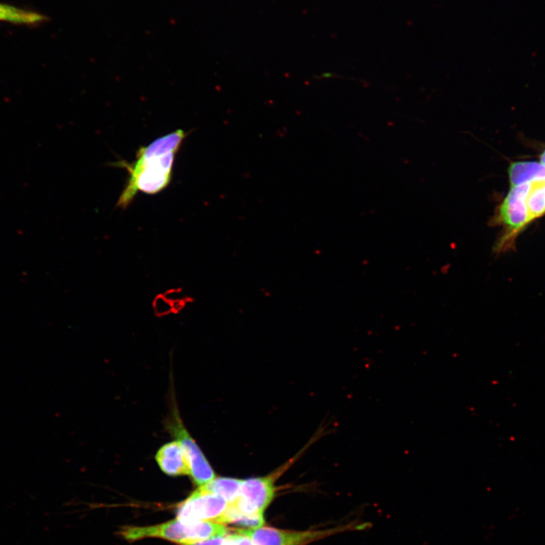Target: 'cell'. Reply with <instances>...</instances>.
<instances>
[{"instance_id":"obj_1","label":"cell","mask_w":545,"mask_h":545,"mask_svg":"<svg viewBox=\"0 0 545 545\" xmlns=\"http://www.w3.org/2000/svg\"><path fill=\"white\" fill-rule=\"evenodd\" d=\"M188 133L178 130L141 147L133 163L117 162L115 166L126 169L129 178L116 204L126 209L139 192L155 195L166 189L172 179L174 160Z\"/></svg>"},{"instance_id":"obj_2","label":"cell","mask_w":545,"mask_h":545,"mask_svg":"<svg viewBox=\"0 0 545 545\" xmlns=\"http://www.w3.org/2000/svg\"><path fill=\"white\" fill-rule=\"evenodd\" d=\"M228 533V529L224 524L209 521L187 522L178 519L157 526L123 527L119 532L121 537L128 541L159 538L181 545L223 537Z\"/></svg>"},{"instance_id":"obj_3","label":"cell","mask_w":545,"mask_h":545,"mask_svg":"<svg viewBox=\"0 0 545 545\" xmlns=\"http://www.w3.org/2000/svg\"><path fill=\"white\" fill-rule=\"evenodd\" d=\"M530 183L511 187L507 197L501 203L493 222L501 225L503 233L498 240L496 251L506 250L518 235L531 223L527 207Z\"/></svg>"},{"instance_id":"obj_4","label":"cell","mask_w":545,"mask_h":545,"mask_svg":"<svg viewBox=\"0 0 545 545\" xmlns=\"http://www.w3.org/2000/svg\"><path fill=\"white\" fill-rule=\"evenodd\" d=\"M288 465L280 468L270 475L243 479L238 497L231 506L248 515H264L275 495V482L284 472Z\"/></svg>"},{"instance_id":"obj_5","label":"cell","mask_w":545,"mask_h":545,"mask_svg":"<svg viewBox=\"0 0 545 545\" xmlns=\"http://www.w3.org/2000/svg\"><path fill=\"white\" fill-rule=\"evenodd\" d=\"M167 429L177 439L188 461L192 479L199 487L208 484L215 472L203 452L184 427L177 408H174L166 423Z\"/></svg>"},{"instance_id":"obj_6","label":"cell","mask_w":545,"mask_h":545,"mask_svg":"<svg viewBox=\"0 0 545 545\" xmlns=\"http://www.w3.org/2000/svg\"><path fill=\"white\" fill-rule=\"evenodd\" d=\"M229 503L203 487L193 491L177 508V518L183 522L209 521L222 523Z\"/></svg>"},{"instance_id":"obj_7","label":"cell","mask_w":545,"mask_h":545,"mask_svg":"<svg viewBox=\"0 0 545 545\" xmlns=\"http://www.w3.org/2000/svg\"><path fill=\"white\" fill-rule=\"evenodd\" d=\"M239 530L250 537L255 545H305L333 532L327 530L293 532L263 527Z\"/></svg>"},{"instance_id":"obj_8","label":"cell","mask_w":545,"mask_h":545,"mask_svg":"<svg viewBox=\"0 0 545 545\" xmlns=\"http://www.w3.org/2000/svg\"><path fill=\"white\" fill-rule=\"evenodd\" d=\"M156 460L161 471L168 476L176 477L190 474L188 459L178 441L163 446L157 452Z\"/></svg>"},{"instance_id":"obj_9","label":"cell","mask_w":545,"mask_h":545,"mask_svg":"<svg viewBox=\"0 0 545 545\" xmlns=\"http://www.w3.org/2000/svg\"><path fill=\"white\" fill-rule=\"evenodd\" d=\"M508 173L510 187L545 180V166L541 162H514L510 164Z\"/></svg>"},{"instance_id":"obj_10","label":"cell","mask_w":545,"mask_h":545,"mask_svg":"<svg viewBox=\"0 0 545 545\" xmlns=\"http://www.w3.org/2000/svg\"><path fill=\"white\" fill-rule=\"evenodd\" d=\"M47 17L35 12L27 11L13 6L0 4V22L20 25H32L42 23Z\"/></svg>"},{"instance_id":"obj_11","label":"cell","mask_w":545,"mask_h":545,"mask_svg":"<svg viewBox=\"0 0 545 545\" xmlns=\"http://www.w3.org/2000/svg\"><path fill=\"white\" fill-rule=\"evenodd\" d=\"M242 482L243 479L235 478L215 477L208 484L201 487L222 497L228 503H232L238 496Z\"/></svg>"},{"instance_id":"obj_12","label":"cell","mask_w":545,"mask_h":545,"mask_svg":"<svg viewBox=\"0 0 545 545\" xmlns=\"http://www.w3.org/2000/svg\"><path fill=\"white\" fill-rule=\"evenodd\" d=\"M527 207L531 223L545 214V180L530 183Z\"/></svg>"},{"instance_id":"obj_13","label":"cell","mask_w":545,"mask_h":545,"mask_svg":"<svg viewBox=\"0 0 545 545\" xmlns=\"http://www.w3.org/2000/svg\"><path fill=\"white\" fill-rule=\"evenodd\" d=\"M223 524L229 523L241 527L257 529L264 525V515H248L236 510L229 505L227 512L224 514Z\"/></svg>"},{"instance_id":"obj_14","label":"cell","mask_w":545,"mask_h":545,"mask_svg":"<svg viewBox=\"0 0 545 545\" xmlns=\"http://www.w3.org/2000/svg\"><path fill=\"white\" fill-rule=\"evenodd\" d=\"M222 545H255L250 537L235 529L233 532L226 534Z\"/></svg>"},{"instance_id":"obj_15","label":"cell","mask_w":545,"mask_h":545,"mask_svg":"<svg viewBox=\"0 0 545 545\" xmlns=\"http://www.w3.org/2000/svg\"><path fill=\"white\" fill-rule=\"evenodd\" d=\"M225 537L226 536L214 537L207 540L191 543L187 545H222L224 541Z\"/></svg>"},{"instance_id":"obj_16","label":"cell","mask_w":545,"mask_h":545,"mask_svg":"<svg viewBox=\"0 0 545 545\" xmlns=\"http://www.w3.org/2000/svg\"><path fill=\"white\" fill-rule=\"evenodd\" d=\"M541 163L543 164L544 166H545V150L541 154Z\"/></svg>"}]
</instances>
